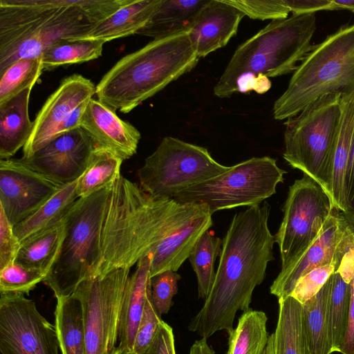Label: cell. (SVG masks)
Wrapping results in <instances>:
<instances>
[{"label":"cell","mask_w":354,"mask_h":354,"mask_svg":"<svg viewBox=\"0 0 354 354\" xmlns=\"http://www.w3.org/2000/svg\"><path fill=\"white\" fill-rule=\"evenodd\" d=\"M270 209L263 201L233 216L223 239L211 290L192 319L190 331L206 339L221 330L229 333L237 312L250 309L254 290L263 282L268 264L274 260L276 241L268 227Z\"/></svg>","instance_id":"6da1fadb"},{"label":"cell","mask_w":354,"mask_h":354,"mask_svg":"<svg viewBox=\"0 0 354 354\" xmlns=\"http://www.w3.org/2000/svg\"><path fill=\"white\" fill-rule=\"evenodd\" d=\"M207 212L204 205L153 197L120 175L111 185L91 278L131 269L165 237Z\"/></svg>","instance_id":"7a4b0ae2"},{"label":"cell","mask_w":354,"mask_h":354,"mask_svg":"<svg viewBox=\"0 0 354 354\" xmlns=\"http://www.w3.org/2000/svg\"><path fill=\"white\" fill-rule=\"evenodd\" d=\"M131 0H0V75L53 44L84 38Z\"/></svg>","instance_id":"3957f363"},{"label":"cell","mask_w":354,"mask_h":354,"mask_svg":"<svg viewBox=\"0 0 354 354\" xmlns=\"http://www.w3.org/2000/svg\"><path fill=\"white\" fill-rule=\"evenodd\" d=\"M315 30V13L271 21L236 48L214 86V94L228 98L251 91L265 93L272 85L270 77L297 69V62L312 48Z\"/></svg>","instance_id":"277c9868"},{"label":"cell","mask_w":354,"mask_h":354,"mask_svg":"<svg viewBox=\"0 0 354 354\" xmlns=\"http://www.w3.org/2000/svg\"><path fill=\"white\" fill-rule=\"evenodd\" d=\"M187 31L153 39L118 61L95 86L97 100L127 113L198 64Z\"/></svg>","instance_id":"5b68a950"},{"label":"cell","mask_w":354,"mask_h":354,"mask_svg":"<svg viewBox=\"0 0 354 354\" xmlns=\"http://www.w3.org/2000/svg\"><path fill=\"white\" fill-rule=\"evenodd\" d=\"M354 92V24L342 26L313 45L274 102V118L283 120L300 113L324 95Z\"/></svg>","instance_id":"8992f818"},{"label":"cell","mask_w":354,"mask_h":354,"mask_svg":"<svg viewBox=\"0 0 354 354\" xmlns=\"http://www.w3.org/2000/svg\"><path fill=\"white\" fill-rule=\"evenodd\" d=\"M342 114V95L328 94L284 122L283 158L315 180L330 199Z\"/></svg>","instance_id":"52a82bcc"},{"label":"cell","mask_w":354,"mask_h":354,"mask_svg":"<svg viewBox=\"0 0 354 354\" xmlns=\"http://www.w3.org/2000/svg\"><path fill=\"white\" fill-rule=\"evenodd\" d=\"M113 183L80 197L64 218L61 249L44 281L56 298L71 296L80 283L91 278Z\"/></svg>","instance_id":"ba28073f"},{"label":"cell","mask_w":354,"mask_h":354,"mask_svg":"<svg viewBox=\"0 0 354 354\" xmlns=\"http://www.w3.org/2000/svg\"><path fill=\"white\" fill-rule=\"evenodd\" d=\"M286 171L270 156L254 157L230 167L216 177L188 187L171 199L205 205L209 213L240 206L260 205L276 193Z\"/></svg>","instance_id":"9c48e42d"},{"label":"cell","mask_w":354,"mask_h":354,"mask_svg":"<svg viewBox=\"0 0 354 354\" xmlns=\"http://www.w3.org/2000/svg\"><path fill=\"white\" fill-rule=\"evenodd\" d=\"M230 167L216 161L203 147L167 136L137 174L144 192L171 199L175 194L225 173Z\"/></svg>","instance_id":"30bf717a"},{"label":"cell","mask_w":354,"mask_h":354,"mask_svg":"<svg viewBox=\"0 0 354 354\" xmlns=\"http://www.w3.org/2000/svg\"><path fill=\"white\" fill-rule=\"evenodd\" d=\"M130 270L118 268L103 276L86 279L73 292L83 308L86 354L115 353L122 299Z\"/></svg>","instance_id":"8fae6325"},{"label":"cell","mask_w":354,"mask_h":354,"mask_svg":"<svg viewBox=\"0 0 354 354\" xmlns=\"http://www.w3.org/2000/svg\"><path fill=\"white\" fill-rule=\"evenodd\" d=\"M333 208L328 195L308 176L304 174L290 186L283 219L274 235L281 269L289 266L317 238Z\"/></svg>","instance_id":"7c38bea8"},{"label":"cell","mask_w":354,"mask_h":354,"mask_svg":"<svg viewBox=\"0 0 354 354\" xmlns=\"http://www.w3.org/2000/svg\"><path fill=\"white\" fill-rule=\"evenodd\" d=\"M1 354H58L55 326L24 294L0 293Z\"/></svg>","instance_id":"4fadbf2b"},{"label":"cell","mask_w":354,"mask_h":354,"mask_svg":"<svg viewBox=\"0 0 354 354\" xmlns=\"http://www.w3.org/2000/svg\"><path fill=\"white\" fill-rule=\"evenodd\" d=\"M354 239L353 225L333 207L319 235L286 268L281 269L270 286L278 299L290 296L298 281L315 268L334 264L336 270Z\"/></svg>","instance_id":"5bb4252c"},{"label":"cell","mask_w":354,"mask_h":354,"mask_svg":"<svg viewBox=\"0 0 354 354\" xmlns=\"http://www.w3.org/2000/svg\"><path fill=\"white\" fill-rule=\"evenodd\" d=\"M62 187L21 159L0 160V207L13 227L37 211Z\"/></svg>","instance_id":"9a60e30c"},{"label":"cell","mask_w":354,"mask_h":354,"mask_svg":"<svg viewBox=\"0 0 354 354\" xmlns=\"http://www.w3.org/2000/svg\"><path fill=\"white\" fill-rule=\"evenodd\" d=\"M95 144L81 127L60 134L28 158L32 170L63 186L77 180L86 169Z\"/></svg>","instance_id":"2e32d148"},{"label":"cell","mask_w":354,"mask_h":354,"mask_svg":"<svg viewBox=\"0 0 354 354\" xmlns=\"http://www.w3.org/2000/svg\"><path fill=\"white\" fill-rule=\"evenodd\" d=\"M94 94V84L80 74L63 79L37 114L32 133L23 147L22 158L30 157L50 141L68 115L81 104L93 98Z\"/></svg>","instance_id":"e0dca14e"},{"label":"cell","mask_w":354,"mask_h":354,"mask_svg":"<svg viewBox=\"0 0 354 354\" xmlns=\"http://www.w3.org/2000/svg\"><path fill=\"white\" fill-rule=\"evenodd\" d=\"M80 127L90 136L95 146L112 151L123 160L136 153L141 138L134 126L121 120L115 110L94 98L88 102Z\"/></svg>","instance_id":"ac0fdd59"},{"label":"cell","mask_w":354,"mask_h":354,"mask_svg":"<svg viewBox=\"0 0 354 354\" xmlns=\"http://www.w3.org/2000/svg\"><path fill=\"white\" fill-rule=\"evenodd\" d=\"M244 16L226 0H207L187 30L198 57H204L225 46L236 34Z\"/></svg>","instance_id":"d6986e66"},{"label":"cell","mask_w":354,"mask_h":354,"mask_svg":"<svg viewBox=\"0 0 354 354\" xmlns=\"http://www.w3.org/2000/svg\"><path fill=\"white\" fill-rule=\"evenodd\" d=\"M212 216L207 212L165 237L151 254L150 277L167 270L176 272L201 235L212 226Z\"/></svg>","instance_id":"ffe728a7"},{"label":"cell","mask_w":354,"mask_h":354,"mask_svg":"<svg viewBox=\"0 0 354 354\" xmlns=\"http://www.w3.org/2000/svg\"><path fill=\"white\" fill-rule=\"evenodd\" d=\"M151 254L140 259L124 289L119 328V345L123 351L131 352L149 292Z\"/></svg>","instance_id":"44dd1931"},{"label":"cell","mask_w":354,"mask_h":354,"mask_svg":"<svg viewBox=\"0 0 354 354\" xmlns=\"http://www.w3.org/2000/svg\"><path fill=\"white\" fill-rule=\"evenodd\" d=\"M28 88L0 104V160L10 159L28 142L33 122L28 113Z\"/></svg>","instance_id":"7402d4cb"},{"label":"cell","mask_w":354,"mask_h":354,"mask_svg":"<svg viewBox=\"0 0 354 354\" xmlns=\"http://www.w3.org/2000/svg\"><path fill=\"white\" fill-rule=\"evenodd\" d=\"M207 0H162L146 24L136 33L153 39L187 31Z\"/></svg>","instance_id":"603a6c76"},{"label":"cell","mask_w":354,"mask_h":354,"mask_svg":"<svg viewBox=\"0 0 354 354\" xmlns=\"http://www.w3.org/2000/svg\"><path fill=\"white\" fill-rule=\"evenodd\" d=\"M162 0H131L105 20L95 25L84 37L103 41L136 34L149 21Z\"/></svg>","instance_id":"cb8c5ba5"},{"label":"cell","mask_w":354,"mask_h":354,"mask_svg":"<svg viewBox=\"0 0 354 354\" xmlns=\"http://www.w3.org/2000/svg\"><path fill=\"white\" fill-rule=\"evenodd\" d=\"M77 180L63 185L37 211L14 227V233L20 243L64 221L79 198L77 194Z\"/></svg>","instance_id":"d4e9b609"},{"label":"cell","mask_w":354,"mask_h":354,"mask_svg":"<svg viewBox=\"0 0 354 354\" xmlns=\"http://www.w3.org/2000/svg\"><path fill=\"white\" fill-rule=\"evenodd\" d=\"M275 330L281 354H312L304 322L303 304L292 296L278 299Z\"/></svg>","instance_id":"484cf974"},{"label":"cell","mask_w":354,"mask_h":354,"mask_svg":"<svg viewBox=\"0 0 354 354\" xmlns=\"http://www.w3.org/2000/svg\"><path fill=\"white\" fill-rule=\"evenodd\" d=\"M55 329L62 354H86L82 303L74 295L57 298Z\"/></svg>","instance_id":"4316f807"},{"label":"cell","mask_w":354,"mask_h":354,"mask_svg":"<svg viewBox=\"0 0 354 354\" xmlns=\"http://www.w3.org/2000/svg\"><path fill=\"white\" fill-rule=\"evenodd\" d=\"M65 235L64 219L54 227L21 243L15 262L48 274Z\"/></svg>","instance_id":"83f0119b"},{"label":"cell","mask_w":354,"mask_h":354,"mask_svg":"<svg viewBox=\"0 0 354 354\" xmlns=\"http://www.w3.org/2000/svg\"><path fill=\"white\" fill-rule=\"evenodd\" d=\"M342 114L333 160L330 201L334 207L343 213L344 178L354 129V92L342 96Z\"/></svg>","instance_id":"f1b7e54d"},{"label":"cell","mask_w":354,"mask_h":354,"mask_svg":"<svg viewBox=\"0 0 354 354\" xmlns=\"http://www.w3.org/2000/svg\"><path fill=\"white\" fill-rule=\"evenodd\" d=\"M330 289V277L316 295L303 304L304 326L312 354L333 353L328 315Z\"/></svg>","instance_id":"f546056e"},{"label":"cell","mask_w":354,"mask_h":354,"mask_svg":"<svg viewBox=\"0 0 354 354\" xmlns=\"http://www.w3.org/2000/svg\"><path fill=\"white\" fill-rule=\"evenodd\" d=\"M267 322L261 310L243 313L236 328L228 333L226 354H263L270 336Z\"/></svg>","instance_id":"4dcf8cb0"},{"label":"cell","mask_w":354,"mask_h":354,"mask_svg":"<svg viewBox=\"0 0 354 354\" xmlns=\"http://www.w3.org/2000/svg\"><path fill=\"white\" fill-rule=\"evenodd\" d=\"M104 44L103 41L86 38L57 41L42 54L43 72L97 59L102 55Z\"/></svg>","instance_id":"1f68e13d"},{"label":"cell","mask_w":354,"mask_h":354,"mask_svg":"<svg viewBox=\"0 0 354 354\" xmlns=\"http://www.w3.org/2000/svg\"><path fill=\"white\" fill-rule=\"evenodd\" d=\"M351 296L350 283L335 270L330 276L328 303L330 335L333 352L339 353L347 330Z\"/></svg>","instance_id":"d6a6232c"},{"label":"cell","mask_w":354,"mask_h":354,"mask_svg":"<svg viewBox=\"0 0 354 354\" xmlns=\"http://www.w3.org/2000/svg\"><path fill=\"white\" fill-rule=\"evenodd\" d=\"M122 162L123 160L112 151L95 146L86 169L77 180L78 197L113 183L121 175Z\"/></svg>","instance_id":"836d02e7"},{"label":"cell","mask_w":354,"mask_h":354,"mask_svg":"<svg viewBox=\"0 0 354 354\" xmlns=\"http://www.w3.org/2000/svg\"><path fill=\"white\" fill-rule=\"evenodd\" d=\"M223 241L214 236L209 230L200 237L189 257L196 273L198 297L205 299L209 293L214 281L216 259L220 257Z\"/></svg>","instance_id":"e575fe53"},{"label":"cell","mask_w":354,"mask_h":354,"mask_svg":"<svg viewBox=\"0 0 354 354\" xmlns=\"http://www.w3.org/2000/svg\"><path fill=\"white\" fill-rule=\"evenodd\" d=\"M41 57L20 59L0 75V104L33 87L43 72Z\"/></svg>","instance_id":"d590c367"},{"label":"cell","mask_w":354,"mask_h":354,"mask_svg":"<svg viewBox=\"0 0 354 354\" xmlns=\"http://www.w3.org/2000/svg\"><path fill=\"white\" fill-rule=\"evenodd\" d=\"M46 276L41 270L14 261L0 270V293L28 294Z\"/></svg>","instance_id":"8d00e7d4"},{"label":"cell","mask_w":354,"mask_h":354,"mask_svg":"<svg viewBox=\"0 0 354 354\" xmlns=\"http://www.w3.org/2000/svg\"><path fill=\"white\" fill-rule=\"evenodd\" d=\"M180 279V274L172 270L164 271L150 277V300L160 317L167 314L172 306V299L177 293Z\"/></svg>","instance_id":"74e56055"},{"label":"cell","mask_w":354,"mask_h":354,"mask_svg":"<svg viewBox=\"0 0 354 354\" xmlns=\"http://www.w3.org/2000/svg\"><path fill=\"white\" fill-rule=\"evenodd\" d=\"M250 19H283L290 12L284 0H226Z\"/></svg>","instance_id":"f35d334b"},{"label":"cell","mask_w":354,"mask_h":354,"mask_svg":"<svg viewBox=\"0 0 354 354\" xmlns=\"http://www.w3.org/2000/svg\"><path fill=\"white\" fill-rule=\"evenodd\" d=\"M351 286V304L348 324L339 353L354 354V239L350 243L337 268Z\"/></svg>","instance_id":"ab89813d"},{"label":"cell","mask_w":354,"mask_h":354,"mask_svg":"<svg viewBox=\"0 0 354 354\" xmlns=\"http://www.w3.org/2000/svg\"><path fill=\"white\" fill-rule=\"evenodd\" d=\"M162 320L153 308L149 297V285L144 311L139 323L132 353L143 354L155 338Z\"/></svg>","instance_id":"60d3db41"},{"label":"cell","mask_w":354,"mask_h":354,"mask_svg":"<svg viewBox=\"0 0 354 354\" xmlns=\"http://www.w3.org/2000/svg\"><path fill=\"white\" fill-rule=\"evenodd\" d=\"M335 270L334 264L313 269L298 281L290 296L304 304L319 292Z\"/></svg>","instance_id":"b9f144b4"},{"label":"cell","mask_w":354,"mask_h":354,"mask_svg":"<svg viewBox=\"0 0 354 354\" xmlns=\"http://www.w3.org/2000/svg\"><path fill=\"white\" fill-rule=\"evenodd\" d=\"M13 228L0 207V270L15 261L21 246Z\"/></svg>","instance_id":"7bdbcfd3"},{"label":"cell","mask_w":354,"mask_h":354,"mask_svg":"<svg viewBox=\"0 0 354 354\" xmlns=\"http://www.w3.org/2000/svg\"><path fill=\"white\" fill-rule=\"evenodd\" d=\"M343 194L344 212L342 214L348 222L354 225V129L350 153L344 174Z\"/></svg>","instance_id":"ee69618b"},{"label":"cell","mask_w":354,"mask_h":354,"mask_svg":"<svg viewBox=\"0 0 354 354\" xmlns=\"http://www.w3.org/2000/svg\"><path fill=\"white\" fill-rule=\"evenodd\" d=\"M143 354H176L171 327L162 321L155 338Z\"/></svg>","instance_id":"f6af8a7d"},{"label":"cell","mask_w":354,"mask_h":354,"mask_svg":"<svg viewBox=\"0 0 354 354\" xmlns=\"http://www.w3.org/2000/svg\"><path fill=\"white\" fill-rule=\"evenodd\" d=\"M284 1L292 15L337 10L333 0H284Z\"/></svg>","instance_id":"bcb514c9"},{"label":"cell","mask_w":354,"mask_h":354,"mask_svg":"<svg viewBox=\"0 0 354 354\" xmlns=\"http://www.w3.org/2000/svg\"><path fill=\"white\" fill-rule=\"evenodd\" d=\"M90 100L81 104L68 115L64 122L58 127L55 137L80 127L81 118L84 112L86 104Z\"/></svg>","instance_id":"7dc6e473"},{"label":"cell","mask_w":354,"mask_h":354,"mask_svg":"<svg viewBox=\"0 0 354 354\" xmlns=\"http://www.w3.org/2000/svg\"><path fill=\"white\" fill-rule=\"evenodd\" d=\"M206 338L196 340L192 345L189 354H215L213 348L208 344Z\"/></svg>","instance_id":"c3c4849f"},{"label":"cell","mask_w":354,"mask_h":354,"mask_svg":"<svg viewBox=\"0 0 354 354\" xmlns=\"http://www.w3.org/2000/svg\"><path fill=\"white\" fill-rule=\"evenodd\" d=\"M263 354H281L274 333L270 334L269 336L268 344Z\"/></svg>","instance_id":"681fc988"},{"label":"cell","mask_w":354,"mask_h":354,"mask_svg":"<svg viewBox=\"0 0 354 354\" xmlns=\"http://www.w3.org/2000/svg\"><path fill=\"white\" fill-rule=\"evenodd\" d=\"M336 6L337 10H348L354 12V0L339 1L333 0Z\"/></svg>","instance_id":"f907efd6"},{"label":"cell","mask_w":354,"mask_h":354,"mask_svg":"<svg viewBox=\"0 0 354 354\" xmlns=\"http://www.w3.org/2000/svg\"><path fill=\"white\" fill-rule=\"evenodd\" d=\"M115 354H134V353H131V352H126V351H122V350H120V349H119V348H118V349H117V351H116V352H115Z\"/></svg>","instance_id":"816d5d0a"},{"label":"cell","mask_w":354,"mask_h":354,"mask_svg":"<svg viewBox=\"0 0 354 354\" xmlns=\"http://www.w3.org/2000/svg\"><path fill=\"white\" fill-rule=\"evenodd\" d=\"M353 230H354V225H353Z\"/></svg>","instance_id":"f5cc1de1"}]
</instances>
